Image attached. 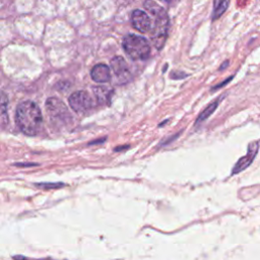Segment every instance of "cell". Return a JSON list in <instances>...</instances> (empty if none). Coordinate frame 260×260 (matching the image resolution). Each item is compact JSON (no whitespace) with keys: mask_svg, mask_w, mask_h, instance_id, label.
I'll list each match as a JSON object with an SVG mask.
<instances>
[{"mask_svg":"<svg viewBox=\"0 0 260 260\" xmlns=\"http://www.w3.org/2000/svg\"><path fill=\"white\" fill-rule=\"evenodd\" d=\"M128 148H129V146H123V147H121V148H117V149H115V152L123 151V150H126V149H128Z\"/></svg>","mask_w":260,"mask_h":260,"instance_id":"ac0fdd59","label":"cell"},{"mask_svg":"<svg viewBox=\"0 0 260 260\" xmlns=\"http://www.w3.org/2000/svg\"><path fill=\"white\" fill-rule=\"evenodd\" d=\"M233 79V77H231V78H227L224 82H222V83H220V84H218V85H215V86H213V88H212V90L214 91V90H218V89H220V88H222V86H224V85H226L230 80H232Z\"/></svg>","mask_w":260,"mask_h":260,"instance_id":"2e32d148","label":"cell"},{"mask_svg":"<svg viewBox=\"0 0 260 260\" xmlns=\"http://www.w3.org/2000/svg\"><path fill=\"white\" fill-rule=\"evenodd\" d=\"M122 46L130 58L137 60H147L151 55L150 43L143 37L130 34L124 37Z\"/></svg>","mask_w":260,"mask_h":260,"instance_id":"3957f363","label":"cell"},{"mask_svg":"<svg viewBox=\"0 0 260 260\" xmlns=\"http://www.w3.org/2000/svg\"><path fill=\"white\" fill-rule=\"evenodd\" d=\"M68 102L71 109L79 114L88 112L93 108V100L84 91H78L70 95Z\"/></svg>","mask_w":260,"mask_h":260,"instance_id":"5b68a950","label":"cell"},{"mask_svg":"<svg viewBox=\"0 0 260 260\" xmlns=\"http://www.w3.org/2000/svg\"><path fill=\"white\" fill-rule=\"evenodd\" d=\"M14 166H18V167H34V166H39L38 164H20V163H18V164H14Z\"/></svg>","mask_w":260,"mask_h":260,"instance_id":"e0dca14e","label":"cell"},{"mask_svg":"<svg viewBox=\"0 0 260 260\" xmlns=\"http://www.w3.org/2000/svg\"><path fill=\"white\" fill-rule=\"evenodd\" d=\"M131 23L135 30L140 33H149L152 31L153 24L148 14L139 9H136L131 14Z\"/></svg>","mask_w":260,"mask_h":260,"instance_id":"52a82bcc","label":"cell"},{"mask_svg":"<svg viewBox=\"0 0 260 260\" xmlns=\"http://www.w3.org/2000/svg\"><path fill=\"white\" fill-rule=\"evenodd\" d=\"M7 108H8V99L4 92L1 93V124L2 127L5 126L8 122L7 118Z\"/></svg>","mask_w":260,"mask_h":260,"instance_id":"4fadbf2b","label":"cell"},{"mask_svg":"<svg viewBox=\"0 0 260 260\" xmlns=\"http://www.w3.org/2000/svg\"><path fill=\"white\" fill-rule=\"evenodd\" d=\"M91 77L93 80L99 83H106L111 80V70L110 67L106 64L100 63L95 65L92 68L91 71Z\"/></svg>","mask_w":260,"mask_h":260,"instance_id":"9c48e42d","label":"cell"},{"mask_svg":"<svg viewBox=\"0 0 260 260\" xmlns=\"http://www.w3.org/2000/svg\"><path fill=\"white\" fill-rule=\"evenodd\" d=\"M93 92L99 105L109 106L111 104V100L114 95V91L111 88H108V86L104 85L94 86Z\"/></svg>","mask_w":260,"mask_h":260,"instance_id":"30bf717a","label":"cell"},{"mask_svg":"<svg viewBox=\"0 0 260 260\" xmlns=\"http://www.w3.org/2000/svg\"><path fill=\"white\" fill-rule=\"evenodd\" d=\"M258 142H252L251 144H249L248 147V152L247 155L244 156L243 157H241L240 160L236 163V165L234 166L233 170H232V174H238V173L244 171L246 168H248L252 162L254 161V158L256 156V154L258 152Z\"/></svg>","mask_w":260,"mask_h":260,"instance_id":"ba28073f","label":"cell"},{"mask_svg":"<svg viewBox=\"0 0 260 260\" xmlns=\"http://www.w3.org/2000/svg\"><path fill=\"white\" fill-rule=\"evenodd\" d=\"M111 69L120 84L127 83L131 79V71H130V68L123 57H114L111 60Z\"/></svg>","mask_w":260,"mask_h":260,"instance_id":"8992f818","label":"cell"},{"mask_svg":"<svg viewBox=\"0 0 260 260\" xmlns=\"http://www.w3.org/2000/svg\"><path fill=\"white\" fill-rule=\"evenodd\" d=\"M46 110L52 120L57 122H68L70 119V113L68 112L67 107L64 105L61 100L55 97H51L46 101Z\"/></svg>","mask_w":260,"mask_h":260,"instance_id":"277c9868","label":"cell"},{"mask_svg":"<svg viewBox=\"0 0 260 260\" xmlns=\"http://www.w3.org/2000/svg\"><path fill=\"white\" fill-rule=\"evenodd\" d=\"M149 12L155 18V26L152 28V40L154 45L157 50H161L168 36L169 30V17L166 10L158 4L155 3L152 0H147L143 4Z\"/></svg>","mask_w":260,"mask_h":260,"instance_id":"7a4b0ae2","label":"cell"},{"mask_svg":"<svg viewBox=\"0 0 260 260\" xmlns=\"http://www.w3.org/2000/svg\"><path fill=\"white\" fill-rule=\"evenodd\" d=\"M186 77H187V75L184 74V72H178V75H175V72H174V74L171 76V78H174V79H178V78L181 79V78H184Z\"/></svg>","mask_w":260,"mask_h":260,"instance_id":"9a60e30c","label":"cell"},{"mask_svg":"<svg viewBox=\"0 0 260 260\" xmlns=\"http://www.w3.org/2000/svg\"><path fill=\"white\" fill-rule=\"evenodd\" d=\"M16 122L26 135L35 136L42 128L43 115L36 103L32 101H25L17 108Z\"/></svg>","mask_w":260,"mask_h":260,"instance_id":"6da1fadb","label":"cell"},{"mask_svg":"<svg viewBox=\"0 0 260 260\" xmlns=\"http://www.w3.org/2000/svg\"><path fill=\"white\" fill-rule=\"evenodd\" d=\"M223 98H224V96H222L220 99H218L216 101H214V102H212L211 104H209V105H208L204 111H202V112L200 113L199 116H198V118H197L195 124L197 125V124H199V123H201V122L206 121L208 118H209V117L211 116V114L216 110V108H218V106H219V104H220L221 101L223 100Z\"/></svg>","mask_w":260,"mask_h":260,"instance_id":"7c38bea8","label":"cell"},{"mask_svg":"<svg viewBox=\"0 0 260 260\" xmlns=\"http://www.w3.org/2000/svg\"><path fill=\"white\" fill-rule=\"evenodd\" d=\"M228 64H229V61H226L225 63H223V65L221 66V68H220V70H223V69H225L227 66H228Z\"/></svg>","mask_w":260,"mask_h":260,"instance_id":"d6986e66","label":"cell"},{"mask_svg":"<svg viewBox=\"0 0 260 260\" xmlns=\"http://www.w3.org/2000/svg\"><path fill=\"white\" fill-rule=\"evenodd\" d=\"M162 1H165V2H171L172 0H162Z\"/></svg>","mask_w":260,"mask_h":260,"instance_id":"44dd1931","label":"cell"},{"mask_svg":"<svg viewBox=\"0 0 260 260\" xmlns=\"http://www.w3.org/2000/svg\"><path fill=\"white\" fill-rule=\"evenodd\" d=\"M246 1H247V0H240V2H241V3H245Z\"/></svg>","mask_w":260,"mask_h":260,"instance_id":"ffe728a7","label":"cell"},{"mask_svg":"<svg viewBox=\"0 0 260 260\" xmlns=\"http://www.w3.org/2000/svg\"><path fill=\"white\" fill-rule=\"evenodd\" d=\"M230 4V0H214L213 1V10H212V20L215 21L220 19L226 12Z\"/></svg>","mask_w":260,"mask_h":260,"instance_id":"8fae6325","label":"cell"},{"mask_svg":"<svg viewBox=\"0 0 260 260\" xmlns=\"http://www.w3.org/2000/svg\"><path fill=\"white\" fill-rule=\"evenodd\" d=\"M36 185L39 186L40 188H45V189L61 188L62 186H64V184H62V183H54V184H51V183H39V184H36Z\"/></svg>","mask_w":260,"mask_h":260,"instance_id":"5bb4252c","label":"cell"}]
</instances>
